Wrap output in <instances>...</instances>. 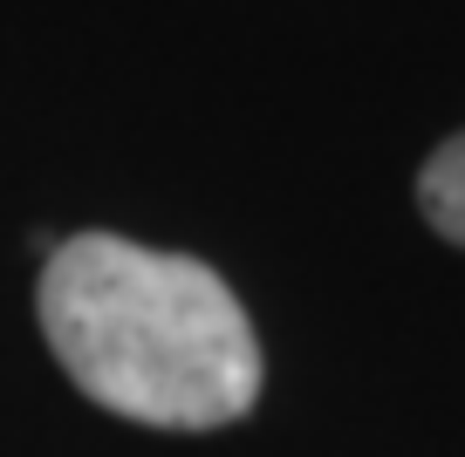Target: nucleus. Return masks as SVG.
I'll return each mask as SVG.
<instances>
[{"mask_svg":"<svg viewBox=\"0 0 465 457\" xmlns=\"http://www.w3.org/2000/svg\"><path fill=\"white\" fill-rule=\"evenodd\" d=\"M42 335L89 403L151 430H219L261 396L247 307L205 259L75 232L42 267Z\"/></svg>","mask_w":465,"mask_h":457,"instance_id":"1","label":"nucleus"},{"mask_svg":"<svg viewBox=\"0 0 465 457\" xmlns=\"http://www.w3.org/2000/svg\"><path fill=\"white\" fill-rule=\"evenodd\" d=\"M418 205L451 246H465V130L451 143H438L431 164L418 171Z\"/></svg>","mask_w":465,"mask_h":457,"instance_id":"2","label":"nucleus"}]
</instances>
